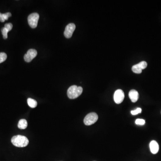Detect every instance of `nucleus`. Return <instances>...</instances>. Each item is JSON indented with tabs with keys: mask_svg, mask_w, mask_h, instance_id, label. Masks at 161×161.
Returning a JSON list of instances; mask_svg holds the SVG:
<instances>
[{
	"mask_svg": "<svg viewBox=\"0 0 161 161\" xmlns=\"http://www.w3.org/2000/svg\"><path fill=\"white\" fill-rule=\"evenodd\" d=\"M37 55V52L36 50L30 49L28 51L27 53L24 56L25 61L27 62H30L34 58L36 57Z\"/></svg>",
	"mask_w": 161,
	"mask_h": 161,
	"instance_id": "8",
	"label": "nucleus"
},
{
	"mask_svg": "<svg viewBox=\"0 0 161 161\" xmlns=\"http://www.w3.org/2000/svg\"><path fill=\"white\" fill-rule=\"evenodd\" d=\"M13 28V25L11 23H8L5 25V27L2 28V32L3 37L4 39H7L8 38V33L12 30Z\"/></svg>",
	"mask_w": 161,
	"mask_h": 161,
	"instance_id": "9",
	"label": "nucleus"
},
{
	"mask_svg": "<svg viewBox=\"0 0 161 161\" xmlns=\"http://www.w3.org/2000/svg\"><path fill=\"white\" fill-rule=\"evenodd\" d=\"M124 98V94L123 91L118 89L115 91L114 95V100L117 104H120Z\"/></svg>",
	"mask_w": 161,
	"mask_h": 161,
	"instance_id": "6",
	"label": "nucleus"
},
{
	"mask_svg": "<svg viewBox=\"0 0 161 161\" xmlns=\"http://www.w3.org/2000/svg\"><path fill=\"white\" fill-rule=\"evenodd\" d=\"M76 28L75 25L73 23L69 24L66 27L65 29V31H64V35L66 38H71L72 36L74 31Z\"/></svg>",
	"mask_w": 161,
	"mask_h": 161,
	"instance_id": "7",
	"label": "nucleus"
},
{
	"mask_svg": "<svg viewBox=\"0 0 161 161\" xmlns=\"http://www.w3.org/2000/svg\"><path fill=\"white\" fill-rule=\"evenodd\" d=\"M18 127L20 129H26L27 127V122L25 119H21L19 121Z\"/></svg>",
	"mask_w": 161,
	"mask_h": 161,
	"instance_id": "13",
	"label": "nucleus"
},
{
	"mask_svg": "<svg viewBox=\"0 0 161 161\" xmlns=\"http://www.w3.org/2000/svg\"><path fill=\"white\" fill-rule=\"evenodd\" d=\"M98 120V116L95 113H90L85 117L84 123L85 125L89 126L95 123Z\"/></svg>",
	"mask_w": 161,
	"mask_h": 161,
	"instance_id": "3",
	"label": "nucleus"
},
{
	"mask_svg": "<svg viewBox=\"0 0 161 161\" xmlns=\"http://www.w3.org/2000/svg\"><path fill=\"white\" fill-rule=\"evenodd\" d=\"M141 111L142 110L141 108H138L136 110L131 111V113L133 115H138V114L141 113Z\"/></svg>",
	"mask_w": 161,
	"mask_h": 161,
	"instance_id": "17",
	"label": "nucleus"
},
{
	"mask_svg": "<svg viewBox=\"0 0 161 161\" xmlns=\"http://www.w3.org/2000/svg\"><path fill=\"white\" fill-rule=\"evenodd\" d=\"M145 120L141 119H138L135 121V123L136 124L138 125H143L145 124Z\"/></svg>",
	"mask_w": 161,
	"mask_h": 161,
	"instance_id": "16",
	"label": "nucleus"
},
{
	"mask_svg": "<svg viewBox=\"0 0 161 161\" xmlns=\"http://www.w3.org/2000/svg\"><path fill=\"white\" fill-rule=\"evenodd\" d=\"M27 103L29 107L32 108H35L37 105V101L31 98H28Z\"/></svg>",
	"mask_w": 161,
	"mask_h": 161,
	"instance_id": "14",
	"label": "nucleus"
},
{
	"mask_svg": "<svg viewBox=\"0 0 161 161\" xmlns=\"http://www.w3.org/2000/svg\"><path fill=\"white\" fill-rule=\"evenodd\" d=\"M147 66V62L143 61L133 66L132 68V70L134 73L140 74L141 73L142 70L145 69Z\"/></svg>",
	"mask_w": 161,
	"mask_h": 161,
	"instance_id": "5",
	"label": "nucleus"
},
{
	"mask_svg": "<svg viewBox=\"0 0 161 161\" xmlns=\"http://www.w3.org/2000/svg\"><path fill=\"white\" fill-rule=\"evenodd\" d=\"M83 91L81 87L73 85L70 87L67 91V95L70 99H75L80 96Z\"/></svg>",
	"mask_w": 161,
	"mask_h": 161,
	"instance_id": "2",
	"label": "nucleus"
},
{
	"mask_svg": "<svg viewBox=\"0 0 161 161\" xmlns=\"http://www.w3.org/2000/svg\"><path fill=\"white\" fill-rule=\"evenodd\" d=\"M11 142L16 147H24L28 145L29 140L25 136L18 135L13 136L11 139Z\"/></svg>",
	"mask_w": 161,
	"mask_h": 161,
	"instance_id": "1",
	"label": "nucleus"
},
{
	"mask_svg": "<svg viewBox=\"0 0 161 161\" xmlns=\"http://www.w3.org/2000/svg\"><path fill=\"white\" fill-rule=\"evenodd\" d=\"M7 56L6 54L4 52H1L0 53V64L2 63L4 61L6 60Z\"/></svg>",
	"mask_w": 161,
	"mask_h": 161,
	"instance_id": "15",
	"label": "nucleus"
},
{
	"mask_svg": "<svg viewBox=\"0 0 161 161\" xmlns=\"http://www.w3.org/2000/svg\"><path fill=\"white\" fill-rule=\"evenodd\" d=\"M40 16L38 13H34L29 15L28 17V22L30 26L32 28H35L38 25V20Z\"/></svg>",
	"mask_w": 161,
	"mask_h": 161,
	"instance_id": "4",
	"label": "nucleus"
},
{
	"mask_svg": "<svg viewBox=\"0 0 161 161\" xmlns=\"http://www.w3.org/2000/svg\"><path fill=\"white\" fill-rule=\"evenodd\" d=\"M129 98L133 102H135L138 100L139 98V93L137 91L132 90L128 94Z\"/></svg>",
	"mask_w": 161,
	"mask_h": 161,
	"instance_id": "11",
	"label": "nucleus"
},
{
	"mask_svg": "<svg viewBox=\"0 0 161 161\" xmlns=\"http://www.w3.org/2000/svg\"><path fill=\"white\" fill-rule=\"evenodd\" d=\"M11 13L9 12L5 13H0V22L3 23L5 20H8L9 18L11 17Z\"/></svg>",
	"mask_w": 161,
	"mask_h": 161,
	"instance_id": "12",
	"label": "nucleus"
},
{
	"mask_svg": "<svg viewBox=\"0 0 161 161\" xmlns=\"http://www.w3.org/2000/svg\"><path fill=\"white\" fill-rule=\"evenodd\" d=\"M150 151L153 154H156L159 151V145L156 141H152L149 144Z\"/></svg>",
	"mask_w": 161,
	"mask_h": 161,
	"instance_id": "10",
	"label": "nucleus"
}]
</instances>
